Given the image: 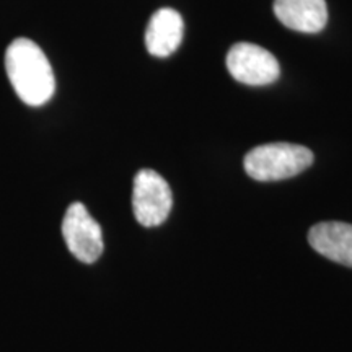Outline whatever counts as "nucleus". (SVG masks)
<instances>
[{
    "label": "nucleus",
    "instance_id": "f257e3e1",
    "mask_svg": "<svg viewBox=\"0 0 352 352\" xmlns=\"http://www.w3.org/2000/svg\"><path fill=\"white\" fill-rule=\"evenodd\" d=\"M8 80L28 107H43L56 91L52 67L41 47L28 38H16L6 51Z\"/></svg>",
    "mask_w": 352,
    "mask_h": 352
},
{
    "label": "nucleus",
    "instance_id": "f03ea898",
    "mask_svg": "<svg viewBox=\"0 0 352 352\" xmlns=\"http://www.w3.org/2000/svg\"><path fill=\"white\" fill-rule=\"evenodd\" d=\"M314 164V152L303 145L272 142L254 147L245 155L246 175L256 182H280L300 175Z\"/></svg>",
    "mask_w": 352,
    "mask_h": 352
},
{
    "label": "nucleus",
    "instance_id": "7ed1b4c3",
    "mask_svg": "<svg viewBox=\"0 0 352 352\" xmlns=\"http://www.w3.org/2000/svg\"><path fill=\"white\" fill-rule=\"evenodd\" d=\"M173 208V195L162 175L151 168L140 170L132 188V209L144 227L162 226Z\"/></svg>",
    "mask_w": 352,
    "mask_h": 352
},
{
    "label": "nucleus",
    "instance_id": "20e7f679",
    "mask_svg": "<svg viewBox=\"0 0 352 352\" xmlns=\"http://www.w3.org/2000/svg\"><path fill=\"white\" fill-rule=\"evenodd\" d=\"M63 236L69 252L78 261L91 264L103 253V232L82 202H74L65 210Z\"/></svg>",
    "mask_w": 352,
    "mask_h": 352
},
{
    "label": "nucleus",
    "instance_id": "39448f33",
    "mask_svg": "<svg viewBox=\"0 0 352 352\" xmlns=\"http://www.w3.org/2000/svg\"><path fill=\"white\" fill-rule=\"evenodd\" d=\"M227 69L236 82L245 85H270L279 78V63L258 44L236 43L227 54Z\"/></svg>",
    "mask_w": 352,
    "mask_h": 352
},
{
    "label": "nucleus",
    "instance_id": "423d86ee",
    "mask_svg": "<svg viewBox=\"0 0 352 352\" xmlns=\"http://www.w3.org/2000/svg\"><path fill=\"white\" fill-rule=\"evenodd\" d=\"M308 243L316 253L342 266L352 267V226L346 222H320L308 232Z\"/></svg>",
    "mask_w": 352,
    "mask_h": 352
},
{
    "label": "nucleus",
    "instance_id": "0eeeda50",
    "mask_svg": "<svg viewBox=\"0 0 352 352\" xmlns=\"http://www.w3.org/2000/svg\"><path fill=\"white\" fill-rule=\"evenodd\" d=\"M274 15L284 26L300 33H318L327 26L324 0H274Z\"/></svg>",
    "mask_w": 352,
    "mask_h": 352
},
{
    "label": "nucleus",
    "instance_id": "6e6552de",
    "mask_svg": "<svg viewBox=\"0 0 352 352\" xmlns=\"http://www.w3.org/2000/svg\"><path fill=\"white\" fill-rule=\"evenodd\" d=\"M184 23L173 8H160L151 16L145 30V46L155 57H168L183 41Z\"/></svg>",
    "mask_w": 352,
    "mask_h": 352
}]
</instances>
